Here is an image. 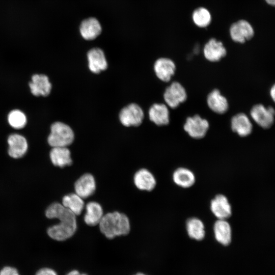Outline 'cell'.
<instances>
[{
    "label": "cell",
    "instance_id": "cell-12",
    "mask_svg": "<svg viewBox=\"0 0 275 275\" xmlns=\"http://www.w3.org/2000/svg\"><path fill=\"white\" fill-rule=\"evenodd\" d=\"M203 53L208 61L217 62L225 57L227 50L222 42L211 38L205 45Z\"/></svg>",
    "mask_w": 275,
    "mask_h": 275
},
{
    "label": "cell",
    "instance_id": "cell-21",
    "mask_svg": "<svg viewBox=\"0 0 275 275\" xmlns=\"http://www.w3.org/2000/svg\"><path fill=\"white\" fill-rule=\"evenodd\" d=\"M150 120L158 126L169 123V111L167 105L163 103H154L149 110Z\"/></svg>",
    "mask_w": 275,
    "mask_h": 275
},
{
    "label": "cell",
    "instance_id": "cell-9",
    "mask_svg": "<svg viewBox=\"0 0 275 275\" xmlns=\"http://www.w3.org/2000/svg\"><path fill=\"white\" fill-rule=\"evenodd\" d=\"M210 209L218 219H226L232 214L231 206L227 198L221 194L216 195L211 200Z\"/></svg>",
    "mask_w": 275,
    "mask_h": 275
},
{
    "label": "cell",
    "instance_id": "cell-25",
    "mask_svg": "<svg viewBox=\"0 0 275 275\" xmlns=\"http://www.w3.org/2000/svg\"><path fill=\"white\" fill-rule=\"evenodd\" d=\"M188 236L197 241L203 240L205 236V227L200 219L193 217L188 219L186 224Z\"/></svg>",
    "mask_w": 275,
    "mask_h": 275
},
{
    "label": "cell",
    "instance_id": "cell-19",
    "mask_svg": "<svg viewBox=\"0 0 275 275\" xmlns=\"http://www.w3.org/2000/svg\"><path fill=\"white\" fill-rule=\"evenodd\" d=\"M207 103L211 111L218 114H224L228 109L227 99L217 89L213 90L208 95Z\"/></svg>",
    "mask_w": 275,
    "mask_h": 275
},
{
    "label": "cell",
    "instance_id": "cell-6",
    "mask_svg": "<svg viewBox=\"0 0 275 275\" xmlns=\"http://www.w3.org/2000/svg\"><path fill=\"white\" fill-rule=\"evenodd\" d=\"M164 100L171 108H175L187 99V93L183 86L177 81L173 82L163 94Z\"/></svg>",
    "mask_w": 275,
    "mask_h": 275
},
{
    "label": "cell",
    "instance_id": "cell-20",
    "mask_svg": "<svg viewBox=\"0 0 275 275\" xmlns=\"http://www.w3.org/2000/svg\"><path fill=\"white\" fill-rule=\"evenodd\" d=\"M133 181L135 186L142 190L151 191L154 188L156 184L153 175L146 169L137 171L134 174Z\"/></svg>",
    "mask_w": 275,
    "mask_h": 275
},
{
    "label": "cell",
    "instance_id": "cell-29",
    "mask_svg": "<svg viewBox=\"0 0 275 275\" xmlns=\"http://www.w3.org/2000/svg\"><path fill=\"white\" fill-rule=\"evenodd\" d=\"M0 275H19L17 269L12 267H5L0 272Z\"/></svg>",
    "mask_w": 275,
    "mask_h": 275
},
{
    "label": "cell",
    "instance_id": "cell-11",
    "mask_svg": "<svg viewBox=\"0 0 275 275\" xmlns=\"http://www.w3.org/2000/svg\"><path fill=\"white\" fill-rule=\"evenodd\" d=\"M75 193L82 199L92 195L96 189V182L93 176L87 173L79 178L74 184Z\"/></svg>",
    "mask_w": 275,
    "mask_h": 275
},
{
    "label": "cell",
    "instance_id": "cell-17",
    "mask_svg": "<svg viewBox=\"0 0 275 275\" xmlns=\"http://www.w3.org/2000/svg\"><path fill=\"white\" fill-rule=\"evenodd\" d=\"M102 28L95 18L90 17L84 20L80 24L79 32L82 37L87 40H92L101 33Z\"/></svg>",
    "mask_w": 275,
    "mask_h": 275
},
{
    "label": "cell",
    "instance_id": "cell-18",
    "mask_svg": "<svg viewBox=\"0 0 275 275\" xmlns=\"http://www.w3.org/2000/svg\"><path fill=\"white\" fill-rule=\"evenodd\" d=\"M231 127L234 132L243 137L249 135L253 129L251 121L243 113L237 114L232 118Z\"/></svg>",
    "mask_w": 275,
    "mask_h": 275
},
{
    "label": "cell",
    "instance_id": "cell-14",
    "mask_svg": "<svg viewBox=\"0 0 275 275\" xmlns=\"http://www.w3.org/2000/svg\"><path fill=\"white\" fill-rule=\"evenodd\" d=\"M32 94L36 96L48 95L51 89V84L48 77L44 74H34L29 83Z\"/></svg>",
    "mask_w": 275,
    "mask_h": 275
},
{
    "label": "cell",
    "instance_id": "cell-31",
    "mask_svg": "<svg viewBox=\"0 0 275 275\" xmlns=\"http://www.w3.org/2000/svg\"><path fill=\"white\" fill-rule=\"evenodd\" d=\"M270 94L272 99L275 102V84L272 86L270 91Z\"/></svg>",
    "mask_w": 275,
    "mask_h": 275
},
{
    "label": "cell",
    "instance_id": "cell-30",
    "mask_svg": "<svg viewBox=\"0 0 275 275\" xmlns=\"http://www.w3.org/2000/svg\"><path fill=\"white\" fill-rule=\"evenodd\" d=\"M36 275H58L57 272L52 269L44 268L40 269Z\"/></svg>",
    "mask_w": 275,
    "mask_h": 275
},
{
    "label": "cell",
    "instance_id": "cell-15",
    "mask_svg": "<svg viewBox=\"0 0 275 275\" xmlns=\"http://www.w3.org/2000/svg\"><path fill=\"white\" fill-rule=\"evenodd\" d=\"M213 233L215 240L224 246H228L232 241V230L226 219H218L213 225Z\"/></svg>",
    "mask_w": 275,
    "mask_h": 275
},
{
    "label": "cell",
    "instance_id": "cell-35",
    "mask_svg": "<svg viewBox=\"0 0 275 275\" xmlns=\"http://www.w3.org/2000/svg\"><path fill=\"white\" fill-rule=\"evenodd\" d=\"M80 275H88L87 274H86V273H80Z\"/></svg>",
    "mask_w": 275,
    "mask_h": 275
},
{
    "label": "cell",
    "instance_id": "cell-13",
    "mask_svg": "<svg viewBox=\"0 0 275 275\" xmlns=\"http://www.w3.org/2000/svg\"><path fill=\"white\" fill-rule=\"evenodd\" d=\"M8 153L14 158L23 156L28 150V145L25 138L18 134H12L8 139Z\"/></svg>",
    "mask_w": 275,
    "mask_h": 275
},
{
    "label": "cell",
    "instance_id": "cell-23",
    "mask_svg": "<svg viewBox=\"0 0 275 275\" xmlns=\"http://www.w3.org/2000/svg\"><path fill=\"white\" fill-rule=\"evenodd\" d=\"M86 213L84 221L89 226H94L99 224L103 216L101 206L96 202H90L86 206Z\"/></svg>",
    "mask_w": 275,
    "mask_h": 275
},
{
    "label": "cell",
    "instance_id": "cell-5",
    "mask_svg": "<svg viewBox=\"0 0 275 275\" xmlns=\"http://www.w3.org/2000/svg\"><path fill=\"white\" fill-rule=\"evenodd\" d=\"M144 112L135 103H131L123 108L119 114L121 123L125 126H138L142 122Z\"/></svg>",
    "mask_w": 275,
    "mask_h": 275
},
{
    "label": "cell",
    "instance_id": "cell-28",
    "mask_svg": "<svg viewBox=\"0 0 275 275\" xmlns=\"http://www.w3.org/2000/svg\"><path fill=\"white\" fill-rule=\"evenodd\" d=\"M8 120L11 126L16 129L23 128L26 123L25 114L18 109L10 112L8 116Z\"/></svg>",
    "mask_w": 275,
    "mask_h": 275
},
{
    "label": "cell",
    "instance_id": "cell-34",
    "mask_svg": "<svg viewBox=\"0 0 275 275\" xmlns=\"http://www.w3.org/2000/svg\"><path fill=\"white\" fill-rule=\"evenodd\" d=\"M135 275H147V274H145V273H142V272H138V273H136Z\"/></svg>",
    "mask_w": 275,
    "mask_h": 275
},
{
    "label": "cell",
    "instance_id": "cell-7",
    "mask_svg": "<svg viewBox=\"0 0 275 275\" xmlns=\"http://www.w3.org/2000/svg\"><path fill=\"white\" fill-rule=\"evenodd\" d=\"M250 114L252 119L260 126L268 128L273 123L275 110L272 106L266 107L259 104L252 107Z\"/></svg>",
    "mask_w": 275,
    "mask_h": 275
},
{
    "label": "cell",
    "instance_id": "cell-10",
    "mask_svg": "<svg viewBox=\"0 0 275 275\" xmlns=\"http://www.w3.org/2000/svg\"><path fill=\"white\" fill-rule=\"evenodd\" d=\"M154 70L156 76L160 80L168 82L175 74L176 65L170 59L160 58L155 61Z\"/></svg>",
    "mask_w": 275,
    "mask_h": 275
},
{
    "label": "cell",
    "instance_id": "cell-8",
    "mask_svg": "<svg viewBox=\"0 0 275 275\" xmlns=\"http://www.w3.org/2000/svg\"><path fill=\"white\" fill-rule=\"evenodd\" d=\"M254 31L251 24L245 20H240L233 23L230 28L231 39L236 42L243 43L251 39Z\"/></svg>",
    "mask_w": 275,
    "mask_h": 275
},
{
    "label": "cell",
    "instance_id": "cell-1",
    "mask_svg": "<svg viewBox=\"0 0 275 275\" xmlns=\"http://www.w3.org/2000/svg\"><path fill=\"white\" fill-rule=\"evenodd\" d=\"M45 215L48 218H57L60 221V223L47 230V234L52 239L64 241L72 237L76 232V215L62 204H51L46 210Z\"/></svg>",
    "mask_w": 275,
    "mask_h": 275
},
{
    "label": "cell",
    "instance_id": "cell-3",
    "mask_svg": "<svg viewBox=\"0 0 275 275\" xmlns=\"http://www.w3.org/2000/svg\"><path fill=\"white\" fill-rule=\"evenodd\" d=\"M74 140V133L67 124L56 122L50 127V133L48 137V143L52 147H67Z\"/></svg>",
    "mask_w": 275,
    "mask_h": 275
},
{
    "label": "cell",
    "instance_id": "cell-27",
    "mask_svg": "<svg viewBox=\"0 0 275 275\" xmlns=\"http://www.w3.org/2000/svg\"><path fill=\"white\" fill-rule=\"evenodd\" d=\"M192 18L196 25L200 28H205L210 23L211 15L207 9L200 7L194 11Z\"/></svg>",
    "mask_w": 275,
    "mask_h": 275
},
{
    "label": "cell",
    "instance_id": "cell-2",
    "mask_svg": "<svg viewBox=\"0 0 275 275\" xmlns=\"http://www.w3.org/2000/svg\"><path fill=\"white\" fill-rule=\"evenodd\" d=\"M99 225L101 232L108 239L127 235L130 230L128 217L117 211L108 212L103 215Z\"/></svg>",
    "mask_w": 275,
    "mask_h": 275
},
{
    "label": "cell",
    "instance_id": "cell-26",
    "mask_svg": "<svg viewBox=\"0 0 275 275\" xmlns=\"http://www.w3.org/2000/svg\"><path fill=\"white\" fill-rule=\"evenodd\" d=\"M62 205L76 216L80 214L85 206L82 199L76 193L65 196L62 199Z\"/></svg>",
    "mask_w": 275,
    "mask_h": 275
},
{
    "label": "cell",
    "instance_id": "cell-4",
    "mask_svg": "<svg viewBox=\"0 0 275 275\" xmlns=\"http://www.w3.org/2000/svg\"><path fill=\"white\" fill-rule=\"evenodd\" d=\"M209 127V122L199 115L188 117L184 124V129L191 138L200 139L204 138Z\"/></svg>",
    "mask_w": 275,
    "mask_h": 275
},
{
    "label": "cell",
    "instance_id": "cell-33",
    "mask_svg": "<svg viewBox=\"0 0 275 275\" xmlns=\"http://www.w3.org/2000/svg\"><path fill=\"white\" fill-rule=\"evenodd\" d=\"M267 4L275 6V0H265Z\"/></svg>",
    "mask_w": 275,
    "mask_h": 275
},
{
    "label": "cell",
    "instance_id": "cell-32",
    "mask_svg": "<svg viewBox=\"0 0 275 275\" xmlns=\"http://www.w3.org/2000/svg\"><path fill=\"white\" fill-rule=\"evenodd\" d=\"M80 272L77 270H73L67 273L66 275H80Z\"/></svg>",
    "mask_w": 275,
    "mask_h": 275
},
{
    "label": "cell",
    "instance_id": "cell-16",
    "mask_svg": "<svg viewBox=\"0 0 275 275\" xmlns=\"http://www.w3.org/2000/svg\"><path fill=\"white\" fill-rule=\"evenodd\" d=\"M89 68L93 73H98L107 67V61L103 51L100 48L90 49L87 53Z\"/></svg>",
    "mask_w": 275,
    "mask_h": 275
},
{
    "label": "cell",
    "instance_id": "cell-24",
    "mask_svg": "<svg viewBox=\"0 0 275 275\" xmlns=\"http://www.w3.org/2000/svg\"><path fill=\"white\" fill-rule=\"evenodd\" d=\"M173 180L179 186L188 188L194 185L196 178L193 172L185 168L177 169L173 174Z\"/></svg>",
    "mask_w": 275,
    "mask_h": 275
},
{
    "label": "cell",
    "instance_id": "cell-22",
    "mask_svg": "<svg viewBox=\"0 0 275 275\" xmlns=\"http://www.w3.org/2000/svg\"><path fill=\"white\" fill-rule=\"evenodd\" d=\"M49 155L52 163L55 166L63 168L72 163L70 151L67 147H52Z\"/></svg>",
    "mask_w": 275,
    "mask_h": 275
}]
</instances>
